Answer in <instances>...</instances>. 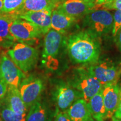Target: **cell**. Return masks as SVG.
<instances>
[{
    "instance_id": "cell-1",
    "label": "cell",
    "mask_w": 121,
    "mask_h": 121,
    "mask_svg": "<svg viewBox=\"0 0 121 121\" xmlns=\"http://www.w3.org/2000/svg\"><path fill=\"white\" fill-rule=\"evenodd\" d=\"M99 38L86 30L71 35L67 43L69 58L78 64L96 63L99 60L101 50Z\"/></svg>"
},
{
    "instance_id": "cell-2",
    "label": "cell",
    "mask_w": 121,
    "mask_h": 121,
    "mask_svg": "<svg viewBox=\"0 0 121 121\" xmlns=\"http://www.w3.org/2000/svg\"><path fill=\"white\" fill-rule=\"evenodd\" d=\"M72 87L81 93L84 99L88 102L90 98L100 91L103 85L86 68L80 67L73 71L68 81Z\"/></svg>"
},
{
    "instance_id": "cell-3",
    "label": "cell",
    "mask_w": 121,
    "mask_h": 121,
    "mask_svg": "<svg viewBox=\"0 0 121 121\" xmlns=\"http://www.w3.org/2000/svg\"><path fill=\"white\" fill-rule=\"evenodd\" d=\"M113 16L108 10H95L85 16L83 27L95 37L99 38L112 30Z\"/></svg>"
},
{
    "instance_id": "cell-4",
    "label": "cell",
    "mask_w": 121,
    "mask_h": 121,
    "mask_svg": "<svg viewBox=\"0 0 121 121\" xmlns=\"http://www.w3.org/2000/svg\"><path fill=\"white\" fill-rule=\"evenodd\" d=\"M10 59L24 72L32 70L39 60V51L24 43H15L7 52Z\"/></svg>"
},
{
    "instance_id": "cell-5",
    "label": "cell",
    "mask_w": 121,
    "mask_h": 121,
    "mask_svg": "<svg viewBox=\"0 0 121 121\" xmlns=\"http://www.w3.org/2000/svg\"><path fill=\"white\" fill-rule=\"evenodd\" d=\"M52 97L56 108L65 112L77 100L82 98V96L68 82L60 81L53 89Z\"/></svg>"
},
{
    "instance_id": "cell-6",
    "label": "cell",
    "mask_w": 121,
    "mask_h": 121,
    "mask_svg": "<svg viewBox=\"0 0 121 121\" xmlns=\"http://www.w3.org/2000/svg\"><path fill=\"white\" fill-rule=\"evenodd\" d=\"M19 88L24 103L29 109L40 100L44 84L40 78L30 76L22 80Z\"/></svg>"
},
{
    "instance_id": "cell-7",
    "label": "cell",
    "mask_w": 121,
    "mask_h": 121,
    "mask_svg": "<svg viewBox=\"0 0 121 121\" xmlns=\"http://www.w3.org/2000/svg\"><path fill=\"white\" fill-rule=\"evenodd\" d=\"M10 31L15 40L21 43L35 40L44 35L41 30L36 25L20 18L13 21Z\"/></svg>"
},
{
    "instance_id": "cell-8",
    "label": "cell",
    "mask_w": 121,
    "mask_h": 121,
    "mask_svg": "<svg viewBox=\"0 0 121 121\" xmlns=\"http://www.w3.org/2000/svg\"><path fill=\"white\" fill-rule=\"evenodd\" d=\"M26 75L6 54L0 58V78L7 86L19 88Z\"/></svg>"
},
{
    "instance_id": "cell-9",
    "label": "cell",
    "mask_w": 121,
    "mask_h": 121,
    "mask_svg": "<svg viewBox=\"0 0 121 121\" xmlns=\"http://www.w3.org/2000/svg\"><path fill=\"white\" fill-rule=\"evenodd\" d=\"M87 70L103 85L118 81L120 71L112 62H96L86 67Z\"/></svg>"
},
{
    "instance_id": "cell-10",
    "label": "cell",
    "mask_w": 121,
    "mask_h": 121,
    "mask_svg": "<svg viewBox=\"0 0 121 121\" xmlns=\"http://www.w3.org/2000/svg\"><path fill=\"white\" fill-rule=\"evenodd\" d=\"M96 4V2L85 0H65L59 4L56 9L78 19L94 10Z\"/></svg>"
},
{
    "instance_id": "cell-11",
    "label": "cell",
    "mask_w": 121,
    "mask_h": 121,
    "mask_svg": "<svg viewBox=\"0 0 121 121\" xmlns=\"http://www.w3.org/2000/svg\"><path fill=\"white\" fill-rule=\"evenodd\" d=\"M119 87L118 81L108 83L103 85L102 94L105 110V119L114 116L117 110L119 97Z\"/></svg>"
},
{
    "instance_id": "cell-12",
    "label": "cell",
    "mask_w": 121,
    "mask_h": 121,
    "mask_svg": "<svg viewBox=\"0 0 121 121\" xmlns=\"http://www.w3.org/2000/svg\"><path fill=\"white\" fill-rule=\"evenodd\" d=\"M52 11L51 9H45L39 11L29 12L19 15L18 17L34 24L45 35L52 29L51 16Z\"/></svg>"
},
{
    "instance_id": "cell-13",
    "label": "cell",
    "mask_w": 121,
    "mask_h": 121,
    "mask_svg": "<svg viewBox=\"0 0 121 121\" xmlns=\"http://www.w3.org/2000/svg\"><path fill=\"white\" fill-rule=\"evenodd\" d=\"M63 40V34L51 29L45 34L42 56L49 60L58 55Z\"/></svg>"
},
{
    "instance_id": "cell-14",
    "label": "cell",
    "mask_w": 121,
    "mask_h": 121,
    "mask_svg": "<svg viewBox=\"0 0 121 121\" xmlns=\"http://www.w3.org/2000/svg\"><path fill=\"white\" fill-rule=\"evenodd\" d=\"M17 15L10 13H1L0 15V47L9 48L15 43V39L10 33L12 22L17 19Z\"/></svg>"
},
{
    "instance_id": "cell-15",
    "label": "cell",
    "mask_w": 121,
    "mask_h": 121,
    "mask_svg": "<svg viewBox=\"0 0 121 121\" xmlns=\"http://www.w3.org/2000/svg\"><path fill=\"white\" fill-rule=\"evenodd\" d=\"M2 100L6 105L15 112L26 115L28 108L22 99L19 88L8 86L6 94Z\"/></svg>"
},
{
    "instance_id": "cell-16",
    "label": "cell",
    "mask_w": 121,
    "mask_h": 121,
    "mask_svg": "<svg viewBox=\"0 0 121 121\" xmlns=\"http://www.w3.org/2000/svg\"><path fill=\"white\" fill-rule=\"evenodd\" d=\"M72 121H90L93 119L88 103L81 98L65 111Z\"/></svg>"
},
{
    "instance_id": "cell-17",
    "label": "cell",
    "mask_w": 121,
    "mask_h": 121,
    "mask_svg": "<svg viewBox=\"0 0 121 121\" xmlns=\"http://www.w3.org/2000/svg\"><path fill=\"white\" fill-rule=\"evenodd\" d=\"M77 19L66 15L57 9L52 12L51 28L61 33H64L72 27Z\"/></svg>"
},
{
    "instance_id": "cell-18",
    "label": "cell",
    "mask_w": 121,
    "mask_h": 121,
    "mask_svg": "<svg viewBox=\"0 0 121 121\" xmlns=\"http://www.w3.org/2000/svg\"><path fill=\"white\" fill-rule=\"evenodd\" d=\"M57 6L51 0H25L22 5L13 13L18 16L29 12L39 11L45 9L53 10Z\"/></svg>"
},
{
    "instance_id": "cell-19",
    "label": "cell",
    "mask_w": 121,
    "mask_h": 121,
    "mask_svg": "<svg viewBox=\"0 0 121 121\" xmlns=\"http://www.w3.org/2000/svg\"><path fill=\"white\" fill-rule=\"evenodd\" d=\"M87 103L93 118L97 121H105V110L102 90L91 98Z\"/></svg>"
},
{
    "instance_id": "cell-20",
    "label": "cell",
    "mask_w": 121,
    "mask_h": 121,
    "mask_svg": "<svg viewBox=\"0 0 121 121\" xmlns=\"http://www.w3.org/2000/svg\"><path fill=\"white\" fill-rule=\"evenodd\" d=\"M25 121H49L46 104L40 100L33 104L26 114Z\"/></svg>"
},
{
    "instance_id": "cell-21",
    "label": "cell",
    "mask_w": 121,
    "mask_h": 121,
    "mask_svg": "<svg viewBox=\"0 0 121 121\" xmlns=\"http://www.w3.org/2000/svg\"><path fill=\"white\" fill-rule=\"evenodd\" d=\"M26 115L15 112L6 105L2 99L0 100V117L2 121H25Z\"/></svg>"
},
{
    "instance_id": "cell-22",
    "label": "cell",
    "mask_w": 121,
    "mask_h": 121,
    "mask_svg": "<svg viewBox=\"0 0 121 121\" xmlns=\"http://www.w3.org/2000/svg\"><path fill=\"white\" fill-rule=\"evenodd\" d=\"M25 0H3V7L1 11L2 13H10L17 10Z\"/></svg>"
},
{
    "instance_id": "cell-23",
    "label": "cell",
    "mask_w": 121,
    "mask_h": 121,
    "mask_svg": "<svg viewBox=\"0 0 121 121\" xmlns=\"http://www.w3.org/2000/svg\"><path fill=\"white\" fill-rule=\"evenodd\" d=\"M121 28V10H117L115 11L113 16V25L112 31L113 35L115 37L119 29Z\"/></svg>"
},
{
    "instance_id": "cell-24",
    "label": "cell",
    "mask_w": 121,
    "mask_h": 121,
    "mask_svg": "<svg viewBox=\"0 0 121 121\" xmlns=\"http://www.w3.org/2000/svg\"><path fill=\"white\" fill-rule=\"evenodd\" d=\"M53 121H72L69 117L66 112L60 111L58 109H56L54 115Z\"/></svg>"
},
{
    "instance_id": "cell-25",
    "label": "cell",
    "mask_w": 121,
    "mask_h": 121,
    "mask_svg": "<svg viewBox=\"0 0 121 121\" xmlns=\"http://www.w3.org/2000/svg\"><path fill=\"white\" fill-rule=\"evenodd\" d=\"M104 7L111 10H121V0H110L105 3Z\"/></svg>"
},
{
    "instance_id": "cell-26",
    "label": "cell",
    "mask_w": 121,
    "mask_h": 121,
    "mask_svg": "<svg viewBox=\"0 0 121 121\" xmlns=\"http://www.w3.org/2000/svg\"><path fill=\"white\" fill-rule=\"evenodd\" d=\"M8 86L0 78V100L3 99L6 94Z\"/></svg>"
},
{
    "instance_id": "cell-27",
    "label": "cell",
    "mask_w": 121,
    "mask_h": 121,
    "mask_svg": "<svg viewBox=\"0 0 121 121\" xmlns=\"http://www.w3.org/2000/svg\"><path fill=\"white\" fill-rule=\"evenodd\" d=\"M113 117L117 119H121V86L120 87V91H119V102L118 107L116 110V112Z\"/></svg>"
},
{
    "instance_id": "cell-28",
    "label": "cell",
    "mask_w": 121,
    "mask_h": 121,
    "mask_svg": "<svg viewBox=\"0 0 121 121\" xmlns=\"http://www.w3.org/2000/svg\"><path fill=\"white\" fill-rule=\"evenodd\" d=\"M116 37V43H117V46L118 47L119 49L121 51V28L119 29V30L118 31L116 35L115 36Z\"/></svg>"
},
{
    "instance_id": "cell-29",
    "label": "cell",
    "mask_w": 121,
    "mask_h": 121,
    "mask_svg": "<svg viewBox=\"0 0 121 121\" xmlns=\"http://www.w3.org/2000/svg\"><path fill=\"white\" fill-rule=\"evenodd\" d=\"M109 1V0H96V3L97 4H105L107 2Z\"/></svg>"
},
{
    "instance_id": "cell-30",
    "label": "cell",
    "mask_w": 121,
    "mask_h": 121,
    "mask_svg": "<svg viewBox=\"0 0 121 121\" xmlns=\"http://www.w3.org/2000/svg\"><path fill=\"white\" fill-rule=\"evenodd\" d=\"M52 2H53L54 4H57V6H58L59 4H60V3L62 2L63 1H65V0H51Z\"/></svg>"
},
{
    "instance_id": "cell-31",
    "label": "cell",
    "mask_w": 121,
    "mask_h": 121,
    "mask_svg": "<svg viewBox=\"0 0 121 121\" xmlns=\"http://www.w3.org/2000/svg\"><path fill=\"white\" fill-rule=\"evenodd\" d=\"M3 7V0H0V11H1Z\"/></svg>"
},
{
    "instance_id": "cell-32",
    "label": "cell",
    "mask_w": 121,
    "mask_h": 121,
    "mask_svg": "<svg viewBox=\"0 0 121 121\" xmlns=\"http://www.w3.org/2000/svg\"><path fill=\"white\" fill-rule=\"evenodd\" d=\"M112 121H121V119H117V118H116L113 117H112Z\"/></svg>"
},
{
    "instance_id": "cell-33",
    "label": "cell",
    "mask_w": 121,
    "mask_h": 121,
    "mask_svg": "<svg viewBox=\"0 0 121 121\" xmlns=\"http://www.w3.org/2000/svg\"><path fill=\"white\" fill-rule=\"evenodd\" d=\"M85 1H91V2H96V0H85Z\"/></svg>"
},
{
    "instance_id": "cell-34",
    "label": "cell",
    "mask_w": 121,
    "mask_h": 121,
    "mask_svg": "<svg viewBox=\"0 0 121 121\" xmlns=\"http://www.w3.org/2000/svg\"><path fill=\"white\" fill-rule=\"evenodd\" d=\"M90 121H96V120H95V119H91V120Z\"/></svg>"
},
{
    "instance_id": "cell-35",
    "label": "cell",
    "mask_w": 121,
    "mask_h": 121,
    "mask_svg": "<svg viewBox=\"0 0 121 121\" xmlns=\"http://www.w3.org/2000/svg\"><path fill=\"white\" fill-rule=\"evenodd\" d=\"M1 13H1V12H0V15H1Z\"/></svg>"
},
{
    "instance_id": "cell-36",
    "label": "cell",
    "mask_w": 121,
    "mask_h": 121,
    "mask_svg": "<svg viewBox=\"0 0 121 121\" xmlns=\"http://www.w3.org/2000/svg\"><path fill=\"white\" fill-rule=\"evenodd\" d=\"M109 1H110V0H109Z\"/></svg>"
}]
</instances>
